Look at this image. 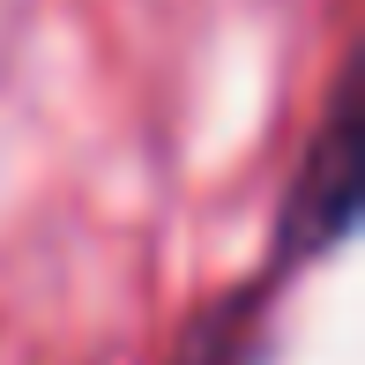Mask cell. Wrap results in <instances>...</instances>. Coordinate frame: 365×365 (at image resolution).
<instances>
[]
</instances>
